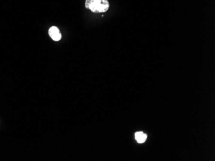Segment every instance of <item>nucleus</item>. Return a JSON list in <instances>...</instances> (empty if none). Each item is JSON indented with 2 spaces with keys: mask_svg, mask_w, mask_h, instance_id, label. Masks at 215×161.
<instances>
[{
  "mask_svg": "<svg viewBox=\"0 0 215 161\" xmlns=\"http://www.w3.org/2000/svg\"><path fill=\"white\" fill-rule=\"evenodd\" d=\"M135 139L137 140V143L140 144L144 143L146 141L147 139L146 134L143 133L142 132H136L135 134Z\"/></svg>",
  "mask_w": 215,
  "mask_h": 161,
  "instance_id": "7ed1b4c3",
  "label": "nucleus"
},
{
  "mask_svg": "<svg viewBox=\"0 0 215 161\" xmlns=\"http://www.w3.org/2000/svg\"><path fill=\"white\" fill-rule=\"evenodd\" d=\"M48 33L50 37L54 41H59L61 39V34L60 33V30L56 27H52L49 29Z\"/></svg>",
  "mask_w": 215,
  "mask_h": 161,
  "instance_id": "f03ea898",
  "label": "nucleus"
},
{
  "mask_svg": "<svg viewBox=\"0 0 215 161\" xmlns=\"http://www.w3.org/2000/svg\"><path fill=\"white\" fill-rule=\"evenodd\" d=\"M85 7L94 13L106 12L109 8L108 0H86Z\"/></svg>",
  "mask_w": 215,
  "mask_h": 161,
  "instance_id": "f257e3e1",
  "label": "nucleus"
}]
</instances>
